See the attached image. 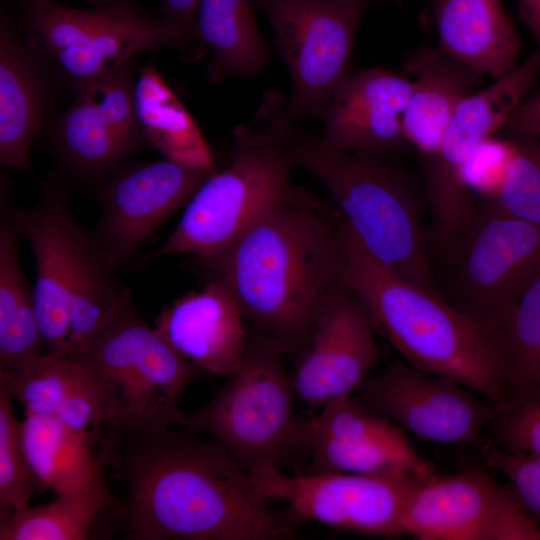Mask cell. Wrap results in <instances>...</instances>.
Listing matches in <instances>:
<instances>
[{"label":"cell","mask_w":540,"mask_h":540,"mask_svg":"<svg viewBox=\"0 0 540 540\" xmlns=\"http://www.w3.org/2000/svg\"><path fill=\"white\" fill-rule=\"evenodd\" d=\"M108 479L127 488L112 514L113 531L125 539L284 540L296 535L294 514L271 508L244 466L185 426L115 444Z\"/></svg>","instance_id":"cell-1"},{"label":"cell","mask_w":540,"mask_h":540,"mask_svg":"<svg viewBox=\"0 0 540 540\" xmlns=\"http://www.w3.org/2000/svg\"><path fill=\"white\" fill-rule=\"evenodd\" d=\"M232 294L244 318L283 352L302 348L327 296L342 284L339 217L292 186L233 243L199 259Z\"/></svg>","instance_id":"cell-2"},{"label":"cell","mask_w":540,"mask_h":540,"mask_svg":"<svg viewBox=\"0 0 540 540\" xmlns=\"http://www.w3.org/2000/svg\"><path fill=\"white\" fill-rule=\"evenodd\" d=\"M254 118L286 149L295 166L325 186L341 217L373 257L414 285L440 295L421 225L422 199L403 171L384 155L331 148L296 122L276 91L264 93Z\"/></svg>","instance_id":"cell-3"},{"label":"cell","mask_w":540,"mask_h":540,"mask_svg":"<svg viewBox=\"0 0 540 540\" xmlns=\"http://www.w3.org/2000/svg\"><path fill=\"white\" fill-rule=\"evenodd\" d=\"M339 232L342 284L360 299L375 332L408 364L451 378L496 407L503 404L506 368L496 332L384 266L341 216Z\"/></svg>","instance_id":"cell-4"},{"label":"cell","mask_w":540,"mask_h":540,"mask_svg":"<svg viewBox=\"0 0 540 540\" xmlns=\"http://www.w3.org/2000/svg\"><path fill=\"white\" fill-rule=\"evenodd\" d=\"M12 223L34 254L33 286L43 352L75 353L133 300L91 230L73 218L61 176L48 174L34 206L10 201Z\"/></svg>","instance_id":"cell-5"},{"label":"cell","mask_w":540,"mask_h":540,"mask_svg":"<svg viewBox=\"0 0 540 540\" xmlns=\"http://www.w3.org/2000/svg\"><path fill=\"white\" fill-rule=\"evenodd\" d=\"M72 354L89 371L113 445L182 426L180 398L201 371L144 321L134 303Z\"/></svg>","instance_id":"cell-6"},{"label":"cell","mask_w":540,"mask_h":540,"mask_svg":"<svg viewBox=\"0 0 540 540\" xmlns=\"http://www.w3.org/2000/svg\"><path fill=\"white\" fill-rule=\"evenodd\" d=\"M283 350L261 334L247 339L245 353L214 398L182 426L204 432L247 470L280 468L304 449V419L294 414L292 376Z\"/></svg>","instance_id":"cell-7"},{"label":"cell","mask_w":540,"mask_h":540,"mask_svg":"<svg viewBox=\"0 0 540 540\" xmlns=\"http://www.w3.org/2000/svg\"><path fill=\"white\" fill-rule=\"evenodd\" d=\"M230 164L214 171L195 191L179 223L151 256L216 255L233 243L292 188L295 166L286 149L253 118L233 132Z\"/></svg>","instance_id":"cell-8"},{"label":"cell","mask_w":540,"mask_h":540,"mask_svg":"<svg viewBox=\"0 0 540 540\" xmlns=\"http://www.w3.org/2000/svg\"><path fill=\"white\" fill-rule=\"evenodd\" d=\"M440 295L494 330L540 274V225L506 213L487 199L437 253Z\"/></svg>","instance_id":"cell-9"},{"label":"cell","mask_w":540,"mask_h":540,"mask_svg":"<svg viewBox=\"0 0 540 540\" xmlns=\"http://www.w3.org/2000/svg\"><path fill=\"white\" fill-rule=\"evenodd\" d=\"M22 15L27 41L52 57L72 78L75 89L154 48L179 49L188 60L199 57L176 26L134 4L78 9L55 0H24Z\"/></svg>","instance_id":"cell-10"},{"label":"cell","mask_w":540,"mask_h":540,"mask_svg":"<svg viewBox=\"0 0 540 540\" xmlns=\"http://www.w3.org/2000/svg\"><path fill=\"white\" fill-rule=\"evenodd\" d=\"M540 73V51L507 74L467 96L454 112L438 146L422 157L424 202L430 215L428 250L437 254L467 223L472 201L467 170L477 150L527 97Z\"/></svg>","instance_id":"cell-11"},{"label":"cell","mask_w":540,"mask_h":540,"mask_svg":"<svg viewBox=\"0 0 540 540\" xmlns=\"http://www.w3.org/2000/svg\"><path fill=\"white\" fill-rule=\"evenodd\" d=\"M266 14L292 81L293 118H320L350 58L361 19L373 0H253Z\"/></svg>","instance_id":"cell-12"},{"label":"cell","mask_w":540,"mask_h":540,"mask_svg":"<svg viewBox=\"0 0 540 540\" xmlns=\"http://www.w3.org/2000/svg\"><path fill=\"white\" fill-rule=\"evenodd\" d=\"M247 471L259 494L269 501L287 504L297 518L382 536L403 534L402 522L409 499L427 477L410 473L364 475L333 471L289 475L275 466Z\"/></svg>","instance_id":"cell-13"},{"label":"cell","mask_w":540,"mask_h":540,"mask_svg":"<svg viewBox=\"0 0 540 540\" xmlns=\"http://www.w3.org/2000/svg\"><path fill=\"white\" fill-rule=\"evenodd\" d=\"M402 533L420 540H540V525L509 483L471 468L424 478L409 499Z\"/></svg>","instance_id":"cell-14"},{"label":"cell","mask_w":540,"mask_h":540,"mask_svg":"<svg viewBox=\"0 0 540 540\" xmlns=\"http://www.w3.org/2000/svg\"><path fill=\"white\" fill-rule=\"evenodd\" d=\"M357 400L424 441L481 444L494 404L461 383L396 361L368 376Z\"/></svg>","instance_id":"cell-15"},{"label":"cell","mask_w":540,"mask_h":540,"mask_svg":"<svg viewBox=\"0 0 540 540\" xmlns=\"http://www.w3.org/2000/svg\"><path fill=\"white\" fill-rule=\"evenodd\" d=\"M76 90V99L55 121L53 146L75 173L101 179L146 140L136 114L131 61Z\"/></svg>","instance_id":"cell-16"},{"label":"cell","mask_w":540,"mask_h":540,"mask_svg":"<svg viewBox=\"0 0 540 540\" xmlns=\"http://www.w3.org/2000/svg\"><path fill=\"white\" fill-rule=\"evenodd\" d=\"M216 170L170 159L116 167L101 184L102 214L91 230L115 267Z\"/></svg>","instance_id":"cell-17"},{"label":"cell","mask_w":540,"mask_h":540,"mask_svg":"<svg viewBox=\"0 0 540 540\" xmlns=\"http://www.w3.org/2000/svg\"><path fill=\"white\" fill-rule=\"evenodd\" d=\"M375 330L368 313L341 284L322 303L292 376L296 397L321 409L351 393L378 362Z\"/></svg>","instance_id":"cell-18"},{"label":"cell","mask_w":540,"mask_h":540,"mask_svg":"<svg viewBox=\"0 0 540 540\" xmlns=\"http://www.w3.org/2000/svg\"><path fill=\"white\" fill-rule=\"evenodd\" d=\"M412 81L380 67L349 73L325 106L320 134L346 153L387 155L406 142L402 115Z\"/></svg>","instance_id":"cell-19"},{"label":"cell","mask_w":540,"mask_h":540,"mask_svg":"<svg viewBox=\"0 0 540 540\" xmlns=\"http://www.w3.org/2000/svg\"><path fill=\"white\" fill-rule=\"evenodd\" d=\"M22 435L35 474L56 497L118 505L107 485L114 445L102 431L75 429L53 415L25 414Z\"/></svg>","instance_id":"cell-20"},{"label":"cell","mask_w":540,"mask_h":540,"mask_svg":"<svg viewBox=\"0 0 540 540\" xmlns=\"http://www.w3.org/2000/svg\"><path fill=\"white\" fill-rule=\"evenodd\" d=\"M243 314L229 290L210 279L165 305L155 329L199 371L228 377L246 349Z\"/></svg>","instance_id":"cell-21"},{"label":"cell","mask_w":540,"mask_h":540,"mask_svg":"<svg viewBox=\"0 0 540 540\" xmlns=\"http://www.w3.org/2000/svg\"><path fill=\"white\" fill-rule=\"evenodd\" d=\"M36 48L6 15L0 24V162L34 175L29 147L45 113L47 87Z\"/></svg>","instance_id":"cell-22"},{"label":"cell","mask_w":540,"mask_h":540,"mask_svg":"<svg viewBox=\"0 0 540 540\" xmlns=\"http://www.w3.org/2000/svg\"><path fill=\"white\" fill-rule=\"evenodd\" d=\"M405 68L413 79L402 115L403 134L406 142L425 157L438 146L459 104L481 88L484 75L438 47L416 51Z\"/></svg>","instance_id":"cell-23"},{"label":"cell","mask_w":540,"mask_h":540,"mask_svg":"<svg viewBox=\"0 0 540 540\" xmlns=\"http://www.w3.org/2000/svg\"><path fill=\"white\" fill-rule=\"evenodd\" d=\"M438 48L493 79L517 66L520 38L502 0H435Z\"/></svg>","instance_id":"cell-24"},{"label":"cell","mask_w":540,"mask_h":540,"mask_svg":"<svg viewBox=\"0 0 540 540\" xmlns=\"http://www.w3.org/2000/svg\"><path fill=\"white\" fill-rule=\"evenodd\" d=\"M0 386L25 414L53 415L72 428L103 432L91 376L75 354L44 352L20 370H0Z\"/></svg>","instance_id":"cell-25"},{"label":"cell","mask_w":540,"mask_h":540,"mask_svg":"<svg viewBox=\"0 0 540 540\" xmlns=\"http://www.w3.org/2000/svg\"><path fill=\"white\" fill-rule=\"evenodd\" d=\"M6 190L4 186L0 208V370L17 371L43 353V341Z\"/></svg>","instance_id":"cell-26"},{"label":"cell","mask_w":540,"mask_h":540,"mask_svg":"<svg viewBox=\"0 0 540 540\" xmlns=\"http://www.w3.org/2000/svg\"><path fill=\"white\" fill-rule=\"evenodd\" d=\"M255 6L253 0H199L196 35L212 53L207 69L212 81L254 76L266 68L271 50L256 25Z\"/></svg>","instance_id":"cell-27"},{"label":"cell","mask_w":540,"mask_h":540,"mask_svg":"<svg viewBox=\"0 0 540 540\" xmlns=\"http://www.w3.org/2000/svg\"><path fill=\"white\" fill-rule=\"evenodd\" d=\"M135 107L146 140L166 159L215 168L201 130L153 63L144 65L135 81Z\"/></svg>","instance_id":"cell-28"},{"label":"cell","mask_w":540,"mask_h":540,"mask_svg":"<svg viewBox=\"0 0 540 540\" xmlns=\"http://www.w3.org/2000/svg\"><path fill=\"white\" fill-rule=\"evenodd\" d=\"M116 507L98 500L56 497L0 523V540H86L113 532Z\"/></svg>","instance_id":"cell-29"},{"label":"cell","mask_w":540,"mask_h":540,"mask_svg":"<svg viewBox=\"0 0 540 540\" xmlns=\"http://www.w3.org/2000/svg\"><path fill=\"white\" fill-rule=\"evenodd\" d=\"M506 368L507 399H540V274L496 330Z\"/></svg>","instance_id":"cell-30"},{"label":"cell","mask_w":540,"mask_h":540,"mask_svg":"<svg viewBox=\"0 0 540 540\" xmlns=\"http://www.w3.org/2000/svg\"><path fill=\"white\" fill-rule=\"evenodd\" d=\"M304 449L312 456L313 471L421 476L435 472L432 463L419 452L407 453L379 445L348 442L310 434L305 430Z\"/></svg>","instance_id":"cell-31"},{"label":"cell","mask_w":540,"mask_h":540,"mask_svg":"<svg viewBox=\"0 0 540 540\" xmlns=\"http://www.w3.org/2000/svg\"><path fill=\"white\" fill-rule=\"evenodd\" d=\"M304 430L330 438L379 445L407 453L418 452L403 429L347 396L333 401L304 419Z\"/></svg>","instance_id":"cell-32"},{"label":"cell","mask_w":540,"mask_h":540,"mask_svg":"<svg viewBox=\"0 0 540 540\" xmlns=\"http://www.w3.org/2000/svg\"><path fill=\"white\" fill-rule=\"evenodd\" d=\"M13 400L0 386V523L27 508L33 493L48 490L29 462Z\"/></svg>","instance_id":"cell-33"},{"label":"cell","mask_w":540,"mask_h":540,"mask_svg":"<svg viewBox=\"0 0 540 540\" xmlns=\"http://www.w3.org/2000/svg\"><path fill=\"white\" fill-rule=\"evenodd\" d=\"M510 151L487 200L500 210L540 225V139L509 138Z\"/></svg>","instance_id":"cell-34"},{"label":"cell","mask_w":540,"mask_h":540,"mask_svg":"<svg viewBox=\"0 0 540 540\" xmlns=\"http://www.w3.org/2000/svg\"><path fill=\"white\" fill-rule=\"evenodd\" d=\"M489 424L492 443L540 458V399H507Z\"/></svg>","instance_id":"cell-35"},{"label":"cell","mask_w":540,"mask_h":540,"mask_svg":"<svg viewBox=\"0 0 540 540\" xmlns=\"http://www.w3.org/2000/svg\"><path fill=\"white\" fill-rule=\"evenodd\" d=\"M482 448L487 466L505 476L530 511L540 515V458L511 452L492 442Z\"/></svg>","instance_id":"cell-36"},{"label":"cell","mask_w":540,"mask_h":540,"mask_svg":"<svg viewBox=\"0 0 540 540\" xmlns=\"http://www.w3.org/2000/svg\"><path fill=\"white\" fill-rule=\"evenodd\" d=\"M501 132L511 139H540V90L522 101Z\"/></svg>","instance_id":"cell-37"},{"label":"cell","mask_w":540,"mask_h":540,"mask_svg":"<svg viewBox=\"0 0 540 540\" xmlns=\"http://www.w3.org/2000/svg\"><path fill=\"white\" fill-rule=\"evenodd\" d=\"M164 18L176 26L199 54L203 46L196 35V13L199 0H161Z\"/></svg>","instance_id":"cell-38"},{"label":"cell","mask_w":540,"mask_h":540,"mask_svg":"<svg viewBox=\"0 0 540 540\" xmlns=\"http://www.w3.org/2000/svg\"><path fill=\"white\" fill-rule=\"evenodd\" d=\"M540 51V0H534L530 15L525 22Z\"/></svg>","instance_id":"cell-39"},{"label":"cell","mask_w":540,"mask_h":540,"mask_svg":"<svg viewBox=\"0 0 540 540\" xmlns=\"http://www.w3.org/2000/svg\"><path fill=\"white\" fill-rule=\"evenodd\" d=\"M517 1H518L520 15L523 21L526 22L530 15L534 0H517Z\"/></svg>","instance_id":"cell-40"},{"label":"cell","mask_w":540,"mask_h":540,"mask_svg":"<svg viewBox=\"0 0 540 540\" xmlns=\"http://www.w3.org/2000/svg\"><path fill=\"white\" fill-rule=\"evenodd\" d=\"M96 5L102 4H133L132 0H90Z\"/></svg>","instance_id":"cell-41"}]
</instances>
